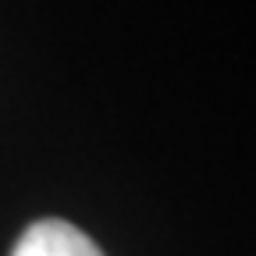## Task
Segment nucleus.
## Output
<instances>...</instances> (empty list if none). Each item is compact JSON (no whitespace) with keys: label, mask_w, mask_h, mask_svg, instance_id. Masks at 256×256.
Wrapping results in <instances>:
<instances>
[{"label":"nucleus","mask_w":256,"mask_h":256,"mask_svg":"<svg viewBox=\"0 0 256 256\" xmlns=\"http://www.w3.org/2000/svg\"><path fill=\"white\" fill-rule=\"evenodd\" d=\"M11 256H104V252L82 228L60 217H43L18 235Z\"/></svg>","instance_id":"f257e3e1"}]
</instances>
